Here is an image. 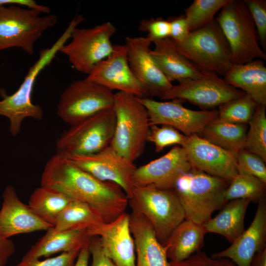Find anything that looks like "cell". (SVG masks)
Instances as JSON below:
<instances>
[{"label":"cell","mask_w":266,"mask_h":266,"mask_svg":"<svg viewBox=\"0 0 266 266\" xmlns=\"http://www.w3.org/2000/svg\"><path fill=\"white\" fill-rule=\"evenodd\" d=\"M40 186L53 188L94 209L105 223L125 212L129 198L118 185L101 181L56 153L46 163Z\"/></svg>","instance_id":"obj_1"},{"label":"cell","mask_w":266,"mask_h":266,"mask_svg":"<svg viewBox=\"0 0 266 266\" xmlns=\"http://www.w3.org/2000/svg\"><path fill=\"white\" fill-rule=\"evenodd\" d=\"M83 21L82 17H74L54 43L50 47L39 52L38 59L30 68L18 90L11 95H4L3 99L0 100V116H4L9 120V131L13 136L20 133L25 119L31 118L37 120L42 119V108L32 101V95L36 79L40 72L50 65L57 53L70 38L73 30Z\"/></svg>","instance_id":"obj_2"},{"label":"cell","mask_w":266,"mask_h":266,"mask_svg":"<svg viewBox=\"0 0 266 266\" xmlns=\"http://www.w3.org/2000/svg\"><path fill=\"white\" fill-rule=\"evenodd\" d=\"M230 182L192 168L177 179L173 188L186 220L202 225L227 202L225 193Z\"/></svg>","instance_id":"obj_3"},{"label":"cell","mask_w":266,"mask_h":266,"mask_svg":"<svg viewBox=\"0 0 266 266\" xmlns=\"http://www.w3.org/2000/svg\"><path fill=\"white\" fill-rule=\"evenodd\" d=\"M115 126L110 144L121 156L134 162L144 151L150 130L149 116L137 97L114 94Z\"/></svg>","instance_id":"obj_4"},{"label":"cell","mask_w":266,"mask_h":266,"mask_svg":"<svg viewBox=\"0 0 266 266\" xmlns=\"http://www.w3.org/2000/svg\"><path fill=\"white\" fill-rule=\"evenodd\" d=\"M172 42L179 53L202 71L224 75L233 64L228 42L214 20L190 32L182 40Z\"/></svg>","instance_id":"obj_5"},{"label":"cell","mask_w":266,"mask_h":266,"mask_svg":"<svg viewBox=\"0 0 266 266\" xmlns=\"http://www.w3.org/2000/svg\"><path fill=\"white\" fill-rule=\"evenodd\" d=\"M216 21L228 42L233 64H243L255 59L266 60L244 0H230L221 9Z\"/></svg>","instance_id":"obj_6"},{"label":"cell","mask_w":266,"mask_h":266,"mask_svg":"<svg viewBox=\"0 0 266 266\" xmlns=\"http://www.w3.org/2000/svg\"><path fill=\"white\" fill-rule=\"evenodd\" d=\"M129 204L143 215L162 244L185 219V214L173 190L146 186L135 187Z\"/></svg>","instance_id":"obj_7"},{"label":"cell","mask_w":266,"mask_h":266,"mask_svg":"<svg viewBox=\"0 0 266 266\" xmlns=\"http://www.w3.org/2000/svg\"><path fill=\"white\" fill-rule=\"evenodd\" d=\"M18 5L0 6V51L18 47L29 55L42 33L55 25L57 17Z\"/></svg>","instance_id":"obj_8"},{"label":"cell","mask_w":266,"mask_h":266,"mask_svg":"<svg viewBox=\"0 0 266 266\" xmlns=\"http://www.w3.org/2000/svg\"><path fill=\"white\" fill-rule=\"evenodd\" d=\"M115 126L113 108L104 110L71 125L58 138L56 153L88 155L98 153L110 145Z\"/></svg>","instance_id":"obj_9"},{"label":"cell","mask_w":266,"mask_h":266,"mask_svg":"<svg viewBox=\"0 0 266 266\" xmlns=\"http://www.w3.org/2000/svg\"><path fill=\"white\" fill-rule=\"evenodd\" d=\"M116 29L110 22H106L88 29L75 28L71 40L60 49L67 56L72 67L88 74L99 63L113 51L111 39Z\"/></svg>","instance_id":"obj_10"},{"label":"cell","mask_w":266,"mask_h":266,"mask_svg":"<svg viewBox=\"0 0 266 266\" xmlns=\"http://www.w3.org/2000/svg\"><path fill=\"white\" fill-rule=\"evenodd\" d=\"M114 94L104 87L88 80L73 81L62 93L57 114L70 125L104 110L113 108Z\"/></svg>","instance_id":"obj_11"},{"label":"cell","mask_w":266,"mask_h":266,"mask_svg":"<svg viewBox=\"0 0 266 266\" xmlns=\"http://www.w3.org/2000/svg\"><path fill=\"white\" fill-rule=\"evenodd\" d=\"M245 93L228 84L215 73L205 72L203 77L188 79L173 85L160 99L168 100L179 99L199 106L202 110L216 107Z\"/></svg>","instance_id":"obj_12"},{"label":"cell","mask_w":266,"mask_h":266,"mask_svg":"<svg viewBox=\"0 0 266 266\" xmlns=\"http://www.w3.org/2000/svg\"><path fill=\"white\" fill-rule=\"evenodd\" d=\"M147 109L150 125H168L187 136L199 135L205 127L218 117V110H193L183 105L179 99L157 101L137 97Z\"/></svg>","instance_id":"obj_13"},{"label":"cell","mask_w":266,"mask_h":266,"mask_svg":"<svg viewBox=\"0 0 266 266\" xmlns=\"http://www.w3.org/2000/svg\"><path fill=\"white\" fill-rule=\"evenodd\" d=\"M62 156L95 178L118 185L129 199L131 197L135 188L133 175L136 167L110 145L91 155Z\"/></svg>","instance_id":"obj_14"},{"label":"cell","mask_w":266,"mask_h":266,"mask_svg":"<svg viewBox=\"0 0 266 266\" xmlns=\"http://www.w3.org/2000/svg\"><path fill=\"white\" fill-rule=\"evenodd\" d=\"M111 90L144 97L141 85L129 64L126 45H114L112 53L97 64L86 78Z\"/></svg>","instance_id":"obj_15"},{"label":"cell","mask_w":266,"mask_h":266,"mask_svg":"<svg viewBox=\"0 0 266 266\" xmlns=\"http://www.w3.org/2000/svg\"><path fill=\"white\" fill-rule=\"evenodd\" d=\"M151 42L147 37H126L130 68L143 87L146 96L161 98L173 86L154 62Z\"/></svg>","instance_id":"obj_16"},{"label":"cell","mask_w":266,"mask_h":266,"mask_svg":"<svg viewBox=\"0 0 266 266\" xmlns=\"http://www.w3.org/2000/svg\"><path fill=\"white\" fill-rule=\"evenodd\" d=\"M182 147L192 168L231 182L238 174L236 154L197 134L187 136Z\"/></svg>","instance_id":"obj_17"},{"label":"cell","mask_w":266,"mask_h":266,"mask_svg":"<svg viewBox=\"0 0 266 266\" xmlns=\"http://www.w3.org/2000/svg\"><path fill=\"white\" fill-rule=\"evenodd\" d=\"M192 168L185 149L175 145L161 157L136 167L133 183L135 187L151 186L173 190L179 177Z\"/></svg>","instance_id":"obj_18"},{"label":"cell","mask_w":266,"mask_h":266,"mask_svg":"<svg viewBox=\"0 0 266 266\" xmlns=\"http://www.w3.org/2000/svg\"><path fill=\"white\" fill-rule=\"evenodd\" d=\"M87 232L91 237H99L103 250L116 266H135V247L130 214L125 212L114 220Z\"/></svg>","instance_id":"obj_19"},{"label":"cell","mask_w":266,"mask_h":266,"mask_svg":"<svg viewBox=\"0 0 266 266\" xmlns=\"http://www.w3.org/2000/svg\"><path fill=\"white\" fill-rule=\"evenodd\" d=\"M2 198L0 209V231L4 237L9 239L17 234L46 231L53 227L41 220L29 205L20 200L12 186L6 187Z\"/></svg>","instance_id":"obj_20"},{"label":"cell","mask_w":266,"mask_h":266,"mask_svg":"<svg viewBox=\"0 0 266 266\" xmlns=\"http://www.w3.org/2000/svg\"><path fill=\"white\" fill-rule=\"evenodd\" d=\"M266 248V198L258 203L254 218L249 227L226 249L211 255L227 258L237 266H249L254 256Z\"/></svg>","instance_id":"obj_21"},{"label":"cell","mask_w":266,"mask_h":266,"mask_svg":"<svg viewBox=\"0 0 266 266\" xmlns=\"http://www.w3.org/2000/svg\"><path fill=\"white\" fill-rule=\"evenodd\" d=\"M130 215L135 247V266H169L165 249L157 240L150 223L133 209Z\"/></svg>","instance_id":"obj_22"},{"label":"cell","mask_w":266,"mask_h":266,"mask_svg":"<svg viewBox=\"0 0 266 266\" xmlns=\"http://www.w3.org/2000/svg\"><path fill=\"white\" fill-rule=\"evenodd\" d=\"M91 238L85 230L59 231L53 227L32 246L21 261L39 259L59 252L80 251L89 245Z\"/></svg>","instance_id":"obj_23"},{"label":"cell","mask_w":266,"mask_h":266,"mask_svg":"<svg viewBox=\"0 0 266 266\" xmlns=\"http://www.w3.org/2000/svg\"><path fill=\"white\" fill-rule=\"evenodd\" d=\"M154 48L151 50L152 58L159 69L172 83L197 79L203 77L204 71L179 53L175 49L170 37L154 42Z\"/></svg>","instance_id":"obj_24"},{"label":"cell","mask_w":266,"mask_h":266,"mask_svg":"<svg viewBox=\"0 0 266 266\" xmlns=\"http://www.w3.org/2000/svg\"><path fill=\"white\" fill-rule=\"evenodd\" d=\"M224 76L228 84L241 89L258 104L266 106V67L264 60L233 64Z\"/></svg>","instance_id":"obj_25"},{"label":"cell","mask_w":266,"mask_h":266,"mask_svg":"<svg viewBox=\"0 0 266 266\" xmlns=\"http://www.w3.org/2000/svg\"><path fill=\"white\" fill-rule=\"evenodd\" d=\"M206 234L202 225L185 219L163 244L170 262L184 260L201 250Z\"/></svg>","instance_id":"obj_26"},{"label":"cell","mask_w":266,"mask_h":266,"mask_svg":"<svg viewBox=\"0 0 266 266\" xmlns=\"http://www.w3.org/2000/svg\"><path fill=\"white\" fill-rule=\"evenodd\" d=\"M250 202L246 199L228 201L216 216L202 225L206 233L222 235L232 243L245 230V217Z\"/></svg>","instance_id":"obj_27"},{"label":"cell","mask_w":266,"mask_h":266,"mask_svg":"<svg viewBox=\"0 0 266 266\" xmlns=\"http://www.w3.org/2000/svg\"><path fill=\"white\" fill-rule=\"evenodd\" d=\"M247 124L232 123L218 118L208 123L198 135L226 150L236 154L245 149Z\"/></svg>","instance_id":"obj_28"},{"label":"cell","mask_w":266,"mask_h":266,"mask_svg":"<svg viewBox=\"0 0 266 266\" xmlns=\"http://www.w3.org/2000/svg\"><path fill=\"white\" fill-rule=\"evenodd\" d=\"M71 200L58 190L40 186L31 195L28 205L41 220L54 227L60 214Z\"/></svg>","instance_id":"obj_29"},{"label":"cell","mask_w":266,"mask_h":266,"mask_svg":"<svg viewBox=\"0 0 266 266\" xmlns=\"http://www.w3.org/2000/svg\"><path fill=\"white\" fill-rule=\"evenodd\" d=\"M103 222L101 216L90 206L72 200L60 214L53 228L59 231H88Z\"/></svg>","instance_id":"obj_30"},{"label":"cell","mask_w":266,"mask_h":266,"mask_svg":"<svg viewBox=\"0 0 266 266\" xmlns=\"http://www.w3.org/2000/svg\"><path fill=\"white\" fill-rule=\"evenodd\" d=\"M266 183L247 174L238 173L230 182L225 193L228 202L236 199H246L259 202L266 198Z\"/></svg>","instance_id":"obj_31"},{"label":"cell","mask_w":266,"mask_h":266,"mask_svg":"<svg viewBox=\"0 0 266 266\" xmlns=\"http://www.w3.org/2000/svg\"><path fill=\"white\" fill-rule=\"evenodd\" d=\"M258 105L250 95L245 93L220 105L218 118L232 123L248 124Z\"/></svg>","instance_id":"obj_32"},{"label":"cell","mask_w":266,"mask_h":266,"mask_svg":"<svg viewBox=\"0 0 266 266\" xmlns=\"http://www.w3.org/2000/svg\"><path fill=\"white\" fill-rule=\"evenodd\" d=\"M230 0H195L185 9L188 29L191 32L214 20L216 12Z\"/></svg>","instance_id":"obj_33"},{"label":"cell","mask_w":266,"mask_h":266,"mask_svg":"<svg viewBox=\"0 0 266 266\" xmlns=\"http://www.w3.org/2000/svg\"><path fill=\"white\" fill-rule=\"evenodd\" d=\"M266 106L258 104L249 122L245 149L266 162Z\"/></svg>","instance_id":"obj_34"},{"label":"cell","mask_w":266,"mask_h":266,"mask_svg":"<svg viewBox=\"0 0 266 266\" xmlns=\"http://www.w3.org/2000/svg\"><path fill=\"white\" fill-rule=\"evenodd\" d=\"M187 136L168 125L150 126L147 141L154 143L155 151L159 152L165 147L176 145L182 147Z\"/></svg>","instance_id":"obj_35"},{"label":"cell","mask_w":266,"mask_h":266,"mask_svg":"<svg viewBox=\"0 0 266 266\" xmlns=\"http://www.w3.org/2000/svg\"><path fill=\"white\" fill-rule=\"evenodd\" d=\"M236 160L238 173L254 176L266 183V162L260 157L243 149L236 153Z\"/></svg>","instance_id":"obj_36"},{"label":"cell","mask_w":266,"mask_h":266,"mask_svg":"<svg viewBox=\"0 0 266 266\" xmlns=\"http://www.w3.org/2000/svg\"><path fill=\"white\" fill-rule=\"evenodd\" d=\"M254 22L263 50L266 49V0H244Z\"/></svg>","instance_id":"obj_37"},{"label":"cell","mask_w":266,"mask_h":266,"mask_svg":"<svg viewBox=\"0 0 266 266\" xmlns=\"http://www.w3.org/2000/svg\"><path fill=\"white\" fill-rule=\"evenodd\" d=\"M138 29L147 33L146 37L152 43L169 37L170 34L169 21L161 18L143 19L140 22Z\"/></svg>","instance_id":"obj_38"},{"label":"cell","mask_w":266,"mask_h":266,"mask_svg":"<svg viewBox=\"0 0 266 266\" xmlns=\"http://www.w3.org/2000/svg\"><path fill=\"white\" fill-rule=\"evenodd\" d=\"M169 266H237L227 258H214L201 250L178 262H169Z\"/></svg>","instance_id":"obj_39"},{"label":"cell","mask_w":266,"mask_h":266,"mask_svg":"<svg viewBox=\"0 0 266 266\" xmlns=\"http://www.w3.org/2000/svg\"><path fill=\"white\" fill-rule=\"evenodd\" d=\"M80 251L63 252L57 256L43 260L33 259L25 261H21L17 265L18 266H73Z\"/></svg>","instance_id":"obj_40"},{"label":"cell","mask_w":266,"mask_h":266,"mask_svg":"<svg viewBox=\"0 0 266 266\" xmlns=\"http://www.w3.org/2000/svg\"><path fill=\"white\" fill-rule=\"evenodd\" d=\"M92 266H116L103 250L98 236H92L89 244Z\"/></svg>","instance_id":"obj_41"},{"label":"cell","mask_w":266,"mask_h":266,"mask_svg":"<svg viewBox=\"0 0 266 266\" xmlns=\"http://www.w3.org/2000/svg\"><path fill=\"white\" fill-rule=\"evenodd\" d=\"M168 20L170 25V39L174 42L182 40L190 32L184 14L170 18Z\"/></svg>","instance_id":"obj_42"},{"label":"cell","mask_w":266,"mask_h":266,"mask_svg":"<svg viewBox=\"0 0 266 266\" xmlns=\"http://www.w3.org/2000/svg\"><path fill=\"white\" fill-rule=\"evenodd\" d=\"M15 245L10 239L4 237L0 231V266H5L15 252Z\"/></svg>","instance_id":"obj_43"},{"label":"cell","mask_w":266,"mask_h":266,"mask_svg":"<svg viewBox=\"0 0 266 266\" xmlns=\"http://www.w3.org/2000/svg\"><path fill=\"white\" fill-rule=\"evenodd\" d=\"M18 5L27 6L28 8L36 9L42 13L50 14L51 9L45 5L38 4L33 0H0V6Z\"/></svg>","instance_id":"obj_44"},{"label":"cell","mask_w":266,"mask_h":266,"mask_svg":"<svg viewBox=\"0 0 266 266\" xmlns=\"http://www.w3.org/2000/svg\"><path fill=\"white\" fill-rule=\"evenodd\" d=\"M90 257V253L88 245L80 251L73 266H88Z\"/></svg>","instance_id":"obj_45"},{"label":"cell","mask_w":266,"mask_h":266,"mask_svg":"<svg viewBox=\"0 0 266 266\" xmlns=\"http://www.w3.org/2000/svg\"><path fill=\"white\" fill-rule=\"evenodd\" d=\"M249 266H266V248L254 256Z\"/></svg>","instance_id":"obj_46"},{"label":"cell","mask_w":266,"mask_h":266,"mask_svg":"<svg viewBox=\"0 0 266 266\" xmlns=\"http://www.w3.org/2000/svg\"><path fill=\"white\" fill-rule=\"evenodd\" d=\"M18 266L16 265H12V266Z\"/></svg>","instance_id":"obj_47"}]
</instances>
